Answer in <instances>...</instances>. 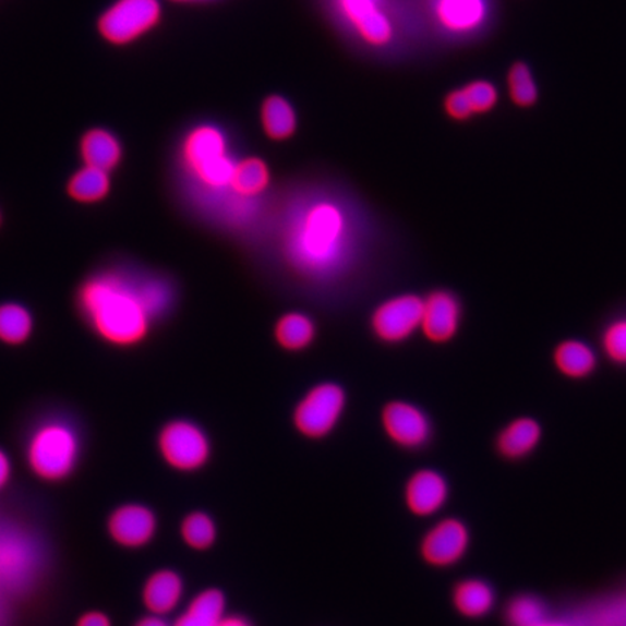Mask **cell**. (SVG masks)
Returning <instances> with one entry per match:
<instances>
[{
  "instance_id": "obj_1",
  "label": "cell",
  "mask_w": 626,
  "mask_h": 626,
  "mask_svg": "<svg viewBox=\"0 0 626 626\" xmlns=\"http://www.w3.org/2000/svg\"><path fill=\"white\" fill-rule=\"evenodd\" d=\"M79 305L85 320L105 341L135 346L147 337L153 316L145 308L136 275L109 270L82 286Z\"/></svg>"
},
{
  "instance_id": "obj_2",
  "label": "cell",
  "mask_w": 626,
  "mask_h": 626,
  "mask_svg": "<svg viewBox=\"0 0 626 626\" xmlns=\"http://www.w3.org/2000/svg\"><path fill=\"white\" fill-rule=\"evenodd\" d=\"M351 249L346 212L330 201L305 206L289 225L286 251L299 270L311 276L337 272Z\"/></svg>"
},
{
  "instance_id": "obj_3",
  "label": "cell",
  "mask_w": 626,
  "mask_h": 626,
  "mask_svg": "<svg viewBox=\"0 0 626 626\" xmlns=\"http://www.w3.org/2000/svg\"><path fill=\"white\" fill-rule=\"evenodd\" d=\"M180 157L184 171L202 191H231L237 161L229 154L227 135L219 127L204 123L189 131L180 148Z\"/></svg>"
},
{
  "instance_id": "obj_4",
  "label": "cell",
  "mask_w": 626,
  "mask_h": 626,
  "mask_svg": "<svg viewBox=\"0 0 626 626\" xmlns=\"http://www.w3.org/2000/svg\"><path fill=\"white\" fill-rule=\"evenodd\" d=\"M81 436L68 421L51 419L35 428L26 444L31 471L46 482H61L77 467Z\"/></svg>"
},
{
  "instance_id": "obj_5",
  "label": "cell",
  "mask_w": 626,
  "mask_h": 626,
  "mask_svg": "<svg viewBox=\"0 0 626 626\" xmlns=\"http://www.w3.org/2000/svg\"><path fill=\"white\" fill-rule=\"evenodd\" d=\"M160 0H115L100 15V37L112 46H128L152 33L160 24Z\"/></svg>"
},
{
  "instance_id": "obj_6",
  "label": "cell",
  "mask_w": 626,
  "mask_h": 626,
  "mask_svg": "<svg viewBox=\"0 0 626 626\" xmlns=\"http://www.w3.org/2000/svg\"><path fill=\"white\" fill-rule=\"evenodd\" d=\"M161 457L171 469L192 473L206 466L210 458V441L201 426L191 421H171L158 436Z\"/></svg>"
},
{
  "instance_id": "obj_7",
  "label": "cell",
  "mask_w": 626,
  "mask_h": 626,
  "mask_svg": "<svg viewBox=\"0 0 626 626\" xmlns=\"http://www.w3.org/2000/svg\"><path fill=\"white\" fill-rule=\"evenodd\" d=\"M346 408V392L335 383H322L302 399L294 411V425L308 438H324L337 426Z\"/></svg>"
},
{
  "instance_id": "obj_8",
  "label": "cell",
  "mask_w": 626,
  "mask_h": 626,
  "mask_svg": "<svg viewBox=\"0 0 626 626\" xmlns=\"http://www.w3.org/2000/svg\"><path fill=\"white\" fill-rule=\"evenodd\" d=\"M339 17L372 47H385L394 39V21L383 0H334Z\"/></svg>"
},
{
  "instance_id": "obj_9",
  "label": "cell",
  "mask_w": 626,
  "mask_h": 626,
  "mask_svg": "<svg viewBox=\"0 0 626 626\" xmlns=\"http://www.w3.org/2000/svg\"><path fill=\"white\" fill-rule=\"evenodd\" d=\"M470 546V532L466 523L456 518H445L428 529L419 553L423 562L435 568H448L460 563Z\"/></svg>"
},
{
  "instance_id": "obj_10",
  "label": "cell",
  "mask_w": 626,
  "mask_h": 626,
  "mask_svg": "<svg viewBox=\"0 0 626 626\" xmlns=\"http://www.w3.org/2000/svg\"><path fill=\"white\" fill-rule=\"evenodd\" d=\"M423 299L402 294L382 303L373 315V329L387 342H400L421 328Z\"/></svg>"
},
{
  "instance_id": "obj_11",
  "label": "cell",
  "mask_w": 626,
  "mask_h": 626,
  "mask_svg": "<svg viewBox=\"0 0 626 626\" xmlns=\"http://www.w3.org/2000/svg\"><path fill=\"white\" fill-rule=\"evenodd\" d=\"M491 0H431L432 16L445 34L470 37L486 26Z\"/></svg>"
},
{
  "instance_id": "obj_12",
  "label": "cell",
  "mask_w": 626,
  "mask_h": 626,
  "mask_svg": "<svg viewBox=\"0 0 626 626\" xmlns=\"http://www.w3.org/2000/svg\"><path fill=\"white\" fill-rule=\"evenodd\" d=\"M37 562L34 544L21 532L0 529V594L22 588Z\"/></svg>"
},
{
  "instance_id": "obj_13",
  "label": "cell",
  "mask_w": 626,
  "mask_h": 626,
  "mask_svg": "<svg viewBox=\"0 0 626 626\" xmlns=\"http://www.w3.org/2000/svg\"><path fill=\"white\" fill-rule=\"evenodd\" d=\"M158 521L148 506L127 504L115 509L108 519V532L123 549H143L154 540Z\"/></svg>"
},
{
  "instance_id": "obj_14",
  "label": "cell",
  "mask_w": 626,
  "mask_h": 626,
  "mask_svg": "<svg viewBox=\"0 0 626 626\" xmlns=\"http://www.w3.org/2000/svg\"><path fill=\"white\" fill-rule=\"evenodd\" d=\"M383 426L394 443L409 449L423 447L432 434L430 419L421 409L407 402L387 405L383 411Z\"/></svg>"
},
{
  "instance_id": "obj_15",
  "label": "cell",
  "mask_w": 626,
  "mask_h": 626,
  "mask_svg": "<svg viewBox=\"0 0 626 626\" xmlns=\"http://www.w3.org/2000/svg\"><path fill=\"white\" fill-rule=\"evenodd\" d=\"M449 486L438 471L423 469L408 480L405 487V504L409 513L419 518L432 517L447 505Z\"/></svg>"
},
{
  "instance_id": "obj_16",
  "label": "cell",
  "mask_w": 626,
  "mask_h": 626,
  "mask_svg": "<svg viewBox=\"0 0 626 626\" xmlns=\"http://www.w3.org/2000/svg\"><path fill=\"white\" fill-rule=\"evenodd\" d=\"M461 322V306L453 293L438 290L423 299L421 328L434 342L449 341Z\"/></svg>"
},
{
  "instance_id": "obj_17",
  "label": "cell",
  "mask_w": 626,
  "mask_h": 626,
  "mask_svg": "<svg viewBox=\"0 0 626 626\" xmlns=\"http://www.w3.org/2000/svg\"><path fill=\"white\" fill-rule=\"evenodd\" d=\"M183 597V577L170 568L153 573L143 588V602L149 615L162 616V618L178 610Z\"/></svg>"
},
{
  "instance_id": "obj_18",
  "label": "cell",
  "mask_w": 626,
  "mask_h": 626,
  "mask_svg": "<svg viewBox=\"0 0 626 626\" xmlns=\"http://www.w3.org/2000/svg\"><path fill=\"white\" fill-rule=\"evenodd\" d=\"M542 428L535 419H515L497 436V452L508 460H521L541 443Z\"/></svg>"
},
{
  "instance_id": "obj_19",
  "label": "cell",
  "mask_w": 626,
  "mask_h": 626,
  "mask_svg": "<svg viewBox=\"0 0 626 626\" xmlns=\"http://www.w3.org/2000/svg\"><path fill=\"white\" fill-rule=\"evenodd\" d=\"M122 144L118 136L105 128L87 131L81 141V156L85 166L110 173L122 160Z\"/></svg>"
},
{
  "instance_id": "obj_20",
  "label": "cell",
  "mask_w": 626,
  "mask_h": 626,
  "mask_svg": "<svg viewBox=\"0 0 626 626\" xmlns=\"http://www.w3.org/2000/svg\"><path fill=\"white\" fill-rule=\"evenodd\" d=\"M496 603L495 590L487 581L466 579L456 585L453 605L461 616L478 619L491 614Z\"/></svg>"
},
{
  "instance_id": "obj_21",
  "label": "cell",
  "mask_w": 626,
  "mask_h": 626,
  "mask_svg": "<svg viewBox=\"0 0 626 626\" xmlns=\"http://www.w3.org/2000/svg\"><path fill=\"white\" fill-rule=\"evenodd\" d=\"M227 615V598L222 590H202L189 602L186 611L178 616L173 626H216Z\"/></svg>"
},
{
  "instance_id": "obj_22",
  "label": "cell",
  "mask_w": 626,
  "mask_h": 626,
  "mask_svg": "<svg viewBox=\"0 0 626 626\" xmlns=\"http://www.w3.org/2000/svg\"><path fill=\"white\" fill-rule=\"evenodd\" d=\"M554 364L563 376L585 378L597 369L598 357L588 344L579 339H566L555 347Z\"/></svg>"
},
{
  "instance_id": "obj_23",
  "label": "cell",
  "mask_w": 626,
  "mask_h": 626,
  "mask_svg": "<svg viewBox=\"0 0 626 626\" xmlns=\"http://www.w3.org/2000/svg\"><path fill=\"white\" fill-rule=\"evenodd\" d=\"M270 183V173L266 162L260 158L250 157L237 161L231 179V192L242 200H253L262 195Z\"/></svg>"
},
{
  "instance_id": "obj_24",
  "label": "cell",
  "mask_w": 626,
  "mask_h": 626,
  "mask_svg": "<svg viewBox=\"0 0 626 626\" xmlns=\"http://www.w3.org/2000/svg\"><path fill=\"white\" fill-rule=\"evenodd\" d=\"M263 130L272 140H288L298 128L297 112L289 100L270 96L262 106Z\"/></svg>"
},
{
  "instance_id": "obj_25",
  "label": "cell",
  "mask_w": 626,
  "mask_h": 626,
  "mask_svg": "<svg viewBox=\"0 0 626 626\" xmlns=\"http://www.w3.org/2000/svg\"><path fill=\"white\" fill-rule=\"evenodd\" d=\"M69 195L82 204H95L105 200L110 191V178L108 171L96 167L83 166L70 179L68 186Z\"/></svg>"
},
{
  "instance_id": "obj_26",
  "label": "cell",
  "mask_w": 626,
  "mask_h": 626,
  "mask_svg": "<svg viewBox=\"0 0 626 626\" xmlns=\"http://www.w3.org/2000/svg\"><path fill=\"white\" fill-rule=\"evenodd\" d=\"M276 338L286 350H303L315 338V325L305 313H288L277 322Z\"/></svg>"
},
{
  "instance_id": "obj_27",
  "label": "cell",
  "mask_w": 626,
  "mask_h": 626,
  "mask_svg": "<svg viewBox=\"0 0 626 626\" xmlns=\"http://www.w3.org/2000/svg\"><path fill=\"white\" fill-rule=\"evenodd\" d=\"M180 535L192 550L206 551L218 540V527L209 514L195 510L184 517L180 525Z\"/></svg>"
},
{
  "instance_id": "obj_28",
  "label": "cell",
  "mask_w": 626,
  "mask_h": 626,
  "mask_svg": "<svg viewBox=\"0 0 626 626\" xmlns=\"http://www.w3.org/2000/svg\"><path fill=\"white\" fill-rule=\"evenodd\" d=\"M34 320L26 308L17 303L0 305V341L22 344L33 334Z\"/></svg>"
},
{
  "instance_id": "obj_29",
  "label": "cell",
  "mask_w": 626,
  "mask_h": 626,
  "mask_svg": "<svg viewBox=\"0 0 626 626\" xmlns=\"http://www.w3.org/2000/svg\"><path fill=\"white\" fill-rule=\"evenodd\" d=\"M506 83H508L510 99L519 108H531V106L537 104L540 91H538L532 70L527 63L517 61V63L513 64L508 76H506Z\"/></svg>"
},
{
  "instance_id": "obj_30",
  "label": "cell",
  "mask_w": 626,
  "mask_h": 626,
  "mask_svg": "<svg viewBox=\"0 0 626 626\" xmlns=\"http://www.w3.org/2000/svg\"><path fill=\"white\" fill-rule=\"evenodd\" d=\"M550 612L545 603L532 597V594H521L509 602L506 610V619L509 626H538L549 618Z\"/></svg>"
},
{
  "instance_id": "obj_31",
  "label": "cell",
  "mask_w": 626,
  "mask_h": 626,
  "mask_svg": "<svg viewBox=\"0 0 626 626\" xmlns=\"http://www.w3.org/2000/svg\"><path fill=\"white\" fill-rule=\"evenodd\" d=\"M602 347L607 359L626 365V317H621L606 326L602 335Z\"/></svg>"
},
{
  "instance_id": "obj_32",
  "label": "cell",
  "mask_w": 626,
  "mask_h": 626,
  "mask_svg": "<svg viewBox=\"0 0 626 626\" xmlns=\"http://www.w3.org/2000/svg\"><path fill=\"white\" fill-rule=\"evenodd\" d=\"M474 115L491 112L499 100L496 86L489 81H474L462 87Z\"/></svg>"
},
{
  "instance_id": "obj_33",
  "label": "cell",
  "mask_w": 626,
  "mask_h": 626,
  "mask_svg": "<svg viewBox=\"0 0 626 626\" xmlns=\"http://www.w3.org/2000/svg\"><path fill=\"white\" fill-rule=\"evenodd\" d=\"M444 108L448 117L456 119V121H467V119L474 117L473 109H471L462 87L461 89L449 92L444 100Z\"/></svg>"
},
{
  "instance_id": "obj_34",
  "label": "cell",
  "mask_w": 626,
  "mask_h": 626,
  "mask_svg": "<svg viewBox=\"0 0 626 626\" xmlns=\"http://www.w3.org/2000/svg\"><path fill=\"white\" fill-rule=\"evenodd\" d=\"M76 626H113L112 621L104 612L92 611L79 618Z\"/></svg>"
},
{
  "instance_id": "obj_35",
  "label": "cell",
  "mask_w": 626,
  "mask_h": 626,
  "mask_svg": "<svg viewBox=\"0 0 626 626\" xmlns=\"http://www.w3.org/2000/svg\"><path fill=\"white\" fill-rule=\"evenodd\" d=\"M12 475L11 460L2 449H0V491L9 483Z\"/></svg>"
},
{
  "instance_id": "obj_36",
  "label": "cell",
  "mask_w": 626,
  "mask_h": 626,
  "mask_svg": "<svg viewBox=\"0 0 626 626\" xmlns=\"http://www.w3.org/2000/svg\"><path fill=\"white\" fill-rule=\"evenodd\" d=\"M216 626H254L250 619L241 615H225Z\"/></svg>"
},
{
  "instance_id": "obj_37",
  "label": "cell",
  "mask_w": 626,
  "mask_h": 626,
  "mask_svg": "<svg viewBox=\"0 0 626 626\" xmlns=\"http://www.w3.org/2000/svg\"><path fill=\"white\" fill-rule=\"evenodd\" d=\"M135 626H173V624L167 623L166 618H162V616L148 615L144 616L143 619H140Z\"/></svg>"
},
{
  "instance_id": "obj_38",
  "label": "cell",
  "mask_w": 626,
  "mask_h": 626,
  "mask_svg": "<svg viewBox=\"0 0 626 626\" xmlns=\"http://www.w3.org/2000/svg\"><path fill=\"white\" fill-rule=\"evenodd\" d=\"M538 626H577V625L575 623H570V621L553 619L551 618V616H549V618H546L544 623H541Z\"/></svg>"
},
{
  "instance_id": "obj_39",
  "label": "cell",
  "mask_w": 626,
  "mask_h": 626,
  "mask_svg": "<svg viewBox=\"0 0 626 626\" xmlns=\"http://www.w3.org/2000/svg\"><path fill=\"white\" fill-rule=\"evenodd\" d=\"M171 2H178V3H195V2H202V0H171Z\"/></svg>"
},
{
  "instance_id": "obj_40",
  "label": "cell",
  "mask_w": 626,
  "mask_h": 626,
  "mask_svg": "<svg viewBox=\"0 0 626 626\" xmlns=\"http://www.w3.org/2000/svg\"><path fill=\"white\" fill-rule=\"evenodd\" d=\"M0 220H2V216H0Z\"/></svg>"
}]
</instances>
